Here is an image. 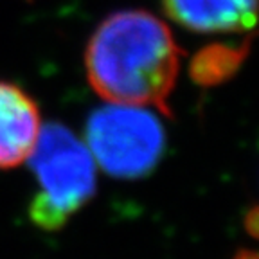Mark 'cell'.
<instances>
[{
    "instance_id": "obj_1",
    "label": "cell",
    "mask_w": 259,
    "mask_h": 259,
    "mask_svg": "<svg viewBox=\"0 0 259 259\" xmlns=\"http://www.w3.org/2000/svg\"><path fill=\"white\" fill-rule=\"evenodd\" d=\"M180 65L182 49L169 25L146 9L108 15L85 49L87 79L101 99L166 115H171L169 97Z\"/></svg>"
},
{
    "instance_id": "obj_2",
    "label": "cell",
    "mask_w": 259,
    "mask_h": 259,
    "mask_svg": "<svg viewBox=\"0 0 259 259\" xmlns=\"http://www.w3.org/2000/svg\"><path fill=\"white\" fill-rule=\"evenodd\" d=\"M29 162L40 186L29 218L44 231H58L96 193V162L85 142L56 122L41 126Z\"/></svg>"
},
{
    "instance_id": "obj_3",
    "label": "cell",
    "mask_w": 259,
    "mask_h": 259,
    "mask_svg": "<svg viewBox=\"0 0 259 259\" xmlns=\"http://www.w3.org/2000/svg\"><path fill=\"white\" fill-rule=\"evenodd\" d=\"M85 144L110 177L139 178L158 164L166 135L151 108L108 103L90 115Z\"/></svg>"
},
{
    "instance_id": "obj_4",
    "label": "cell",
    "mask_w": 259,
    "mask_h": 259,
    "mask_svg": "<svg viewBox=\"0 0 259 259\" xmlns=\"http://www.w3.org/2000/svg\"><path fill=\"white\" fill-rule=\"evenodd\" d=\"M41 132L36 101L15 83L0 81V169L29 160Z\"/></svg>"
},
{
    "instance_id": "obj_5",
    "label": "cell",
    "mask_w": 259,
    "mask_h": 259,
    "mask_svg": "<svg viewBox=\"0 0 259 259\" xmlns=\"http://www.w3.org/2000/svg\"><path fill=\"white\" fill-rule=\"evenodd\" d=\"M178 25L202 34L250 31L255 24L257 0H160Z\"/></svg>"
},
{
    "instance_id": "obj_6",
    "label": "cell",
    "mask_w": 259,
    "mask_h": 259,
    "mask_svg": "<svg viewBox=\"0 0 259 259\" xmlns=\"http://www.w3.org/2000/svg\"><path fill=\"white\" fill-rule=\"evenodd\" d=\"M234 259H257V254L254 250H239Z\"/></svg>"
}]
</instances>
